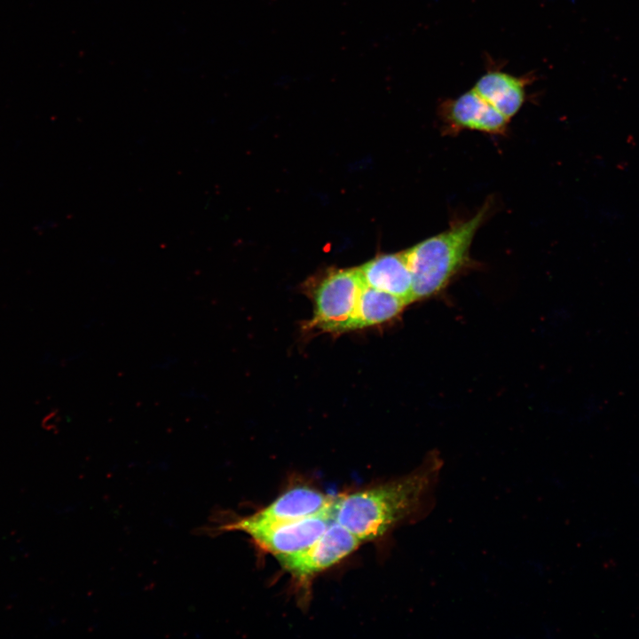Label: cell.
Listing matches in <instances>:
<instances>
[{"label":"cell","mask_w":639,"mask_h":639,"mask_svg":"<svg viewBox=\"0 0 639 639\" xmlns=\"http://www.w3.org/2000/svg\"><path fill=\"white\" fill-rule=\"evenodd\" d=\"M409 304L390 293L364 285L349 330L372 327L396 319Z\"/></svg>","instance_id":"cell-10"},{"label":"cell","mask_w":639,"mask_h":639,"mask_svg":"<svg viewBox=\"0 0 639 639\" xmlns=\"http://www.w3.org/2000/svg\"><path fill=\"white\" fill-rule=\"evenodd\" d=\"M443 460L436 450L411 473L333 498L332 519L362 542L378 539L398 525L425 517L435 507Z\"/></svg>","instance_id":"cell-1"},{"label":"cell","mask_w":639,"mask_h":639,"mask_svg":"<svg viewBox=\"0 0 639 639\" xmlns=\"http://www.w3.org/2000/svg\"><path fill=\"white\" fill-rule=\"evenodd\" d=\"M330 509V508H329ZM329 509L306 518L281 523H264L248 516H228L219 511L209 519L201 532L215 535L239 531L247 533L255 543L276 557L293 554L312 544L334 521Z\"/></svg>","instance_id":"cell-3"},{"label":"cell","mask_w":639,"mask_h":639,"mask_svg":"<svg viewBox=\"0 0 639 639\" xmlns=\"http://www.w3.org/2000/svg\"><path fill=\"white\" fill-rule=\"evenodd\" d=\"M332 501L333 498L318 490L297 486L283 493L269 505L248 517L264 523L296 521L327 511Z\"/></svg>","instance_id":"cell-7"},{"label":"cell","mask_w":639,"mask_h":639,"mask_svg":"<svg viewBox=\"0 0 639 639\" xmlns=\"http://www.w3.org/2000/svg\"><path fill=\"white\" fill-rule=\"evenodd\" d=\"M443 129L448 134L475 130L491 135H504L510 120L502 115L473 89L446 99L438 112Z\"/></svg>","instance_id":"cell-6"},{"label":"cell","mask_w":639,"mask_h":639,"mask_svg":"<svg viewBox=\"0 0 639 639\" xmlns=\"http://www.w3.org/2000/svg\"><path fill=\"white\" fill-rule=\"evenodd\" d=\"M532 77L517 76L500 69H488L472 88L498 112L510 120L525 101L526 87Z\"/></svg>","instance_id":"cell-9"},{"label":"cell","mask_w":639,"mask_h":639,"mask_svg":"<svg viewBox=\"0 0 639 639\" xmlns=\"http://www.w3.org/2000/svg\"><path fill=\"white\" fill-rule=\"evenodd\" d=\"M362 543L346 528L333 521L309 547L278 556L282 567L299 580L311 578L355 551Z\"/></svg>","instance_id":"cell-5"},{"label":"cell","mask_w":639,"mask_h":639,"mask_svg":"<svg viewBox=\"0 0 639 639\" xmlns=\"http://www.w3.org/2000/svg\"><path fill=\"white\" fill-rule=\"evenodd\" d=\"M491 206L485 202L471 217L454 221L445 231L406 250L413 278L412 302L437 296L469 266L473 239Z\"/></svg>","instance_id":"cell-2"},{"label":"cell","mask_w":639,"mask_h":639,"mask_svg":"<svg viewBox=\"0 0 639 639\" xmlns=\"http://www.w3.org/2000/svg\"><path fill=\"white\" fill-rule=\"evenodd\" d=\"M358 269L364 285L412 303L413 278L406 250L378 255Z\"/></svg>","instance_id":"cell-8"},{"label":"cell","mask_w":639,"mask_h":639,"mask_svg":"<svg viewBox=\"0 0 639 639\" xmlns=\"http://www.w3.org/2000/svg\"><path fill=\"white\" fill-rule=\"evenodd\" d=\"M363 286L359 269L327 271L312 290L313 317L309 327L335 333L348 331Z\"/></svg>","instance_id":"cell-4"}]
</instances>
